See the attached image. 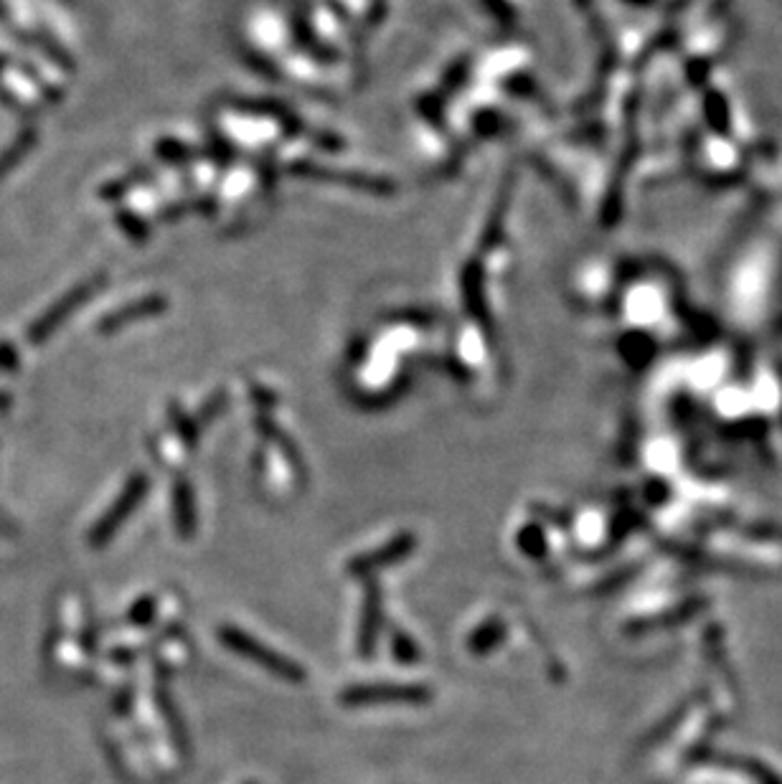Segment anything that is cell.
Returning <instances> with one entry per match:
<instances>
[{
  "label": "cell",
  "instance_id": "obj_1",
  "mask_svg": "<svg viewBox=\"0 0 782 784\" xmlns=\"http://www.w3.org/2000/svg\"><path fill=\"white\" fill-rule=\"evenodd\" d=\"M219 640L224 642L232 653L242 655V658L252 660V663H257L259 668L270 670L272 675H277V678L282 680H292V683H300V680H305V670L303 665L295 663V660L285 658V655L275 653L270 645H265V642L254 640L252 635H247V632H242L239 627L234 625H221L219 627Z\"/></svg>",
  "mask_w": 782,
  "mask_h": 784
},
{
  "label": "cell",
  "instance_id": "obj_2",
  "mask_svg": "<svg viewBox=\"0 0 782 784\" xmlns=\"http://www.w3.org/2000/svg\"><path fill=\"white\" fill-rule=\"evenodd\" d=\"M432 688L422 683H358L341 693L346 706H371V703H427Z\"/></svg>",
  "mask_w": 782,
  "mask_h": 784
},
{
  "label": "cell",
  "instance_id": "obj_3",
  "mask_svg": "<svg viewBox=\"0 0 782 784\" xmlns=\"http://www.w3.org/2000/svg\"><path fill=\"white\" fill-rule=\"evenodd\" d=\"M414 549H417V536H414V533H399V536H394L391 541H386L381 549L353 556L346 564V571L351 576H366L376 569H386V566L391 564H399V561H404L407 556H412Z\"/></svg>",
  "mask_w": 782,
  "mask_h": 784
},
{
  "label": "cell",
  "instance_id": "obj_4",
  "mask_svg": "<svg viewBox=\"0 0 782 784\" xmlns=\"http://www.w3.org/2000/svg\"><path fill=\"white\" fill-rule=\"evenodd\" d=\"M148 490V480H143V477H138L135 483L127 485L125 493L120 495V498L115 500V505H112L110 510H107L105 516L100 518V521L94 523V528L89 531V543H92L94 549H102L107 541H110L112 536L117 533V528L122 526V521H125L130 513L135 510V505H138V500L143 498V493Z\"/></svg>",
  "mask_w": 782,
  "mask_h": 784
},
{
  "label": "cell",
  "instance_id": "obj_5",
  "mask_svg": "<svg viewBox=\"0 0 782 784\" xmlns=\"http://www.w3.org/2000/svg\"><path fill=\"white\" fill-rule=\"evenodd\" d=\"M381 627V592L376 579H369L364 597V612H361V630H358V653L369 658L374 655L376 635Z\"/></svg>",
  "mask_w": 782,
  "mask_h": 784
},
{
  "label": "cell",
  "instance_id": "obj_6",
  "mask_svg": "<svg viewBox=\"0 0 782 784\" xmlns=\"http://www.w3.org/2000/svg\"><path fill=\"white\" fill-rule=\"evenodd\" d=\"M176 528L183 538H191L196 531V513H193L191 495L183 485L176 490Z\"/></svg>",
  "mask_w": 782,
  "mask_h": 784
},
{
  "label": "cell",
  "instance_id": "obj_7",
  "mask_svg": "<svg viewBox=\"0 0 782 784\" xmlns=\"http://www.w3.org/2000/svg\"><path fill=\"white\" fill-rule=\"evenodd\" d=\"M394 655H397L402 663H414V660L419 658V650L412 642V637L402 635V632H394Z\"/></svg>",
  "mask_w": 782,
  "mask_h": 784
},
{
  "label": "cell",
  "instance_id": "obj_8",
  "mask_svg": "<svg viewBox=\"0 0 782 784\" xmlns=\"http://www.w3.org/2000/svg\"><path fill=\"white\" fill-rule=\"evenodd\" d=\"M153 615H155V599L153 597H143L138 604H135L133 609H130V615H127V620L133 622V625L145 627L150 620H153Z\"/></svg>",
  "mask_w": 782,
  "mask_h": 784
}]
</instances>
